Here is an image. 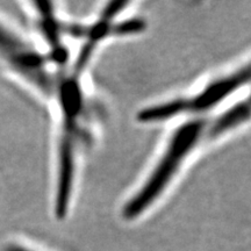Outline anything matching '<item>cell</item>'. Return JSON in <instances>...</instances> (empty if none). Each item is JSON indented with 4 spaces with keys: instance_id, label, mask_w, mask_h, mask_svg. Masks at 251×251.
Here are the masks:
<instances>
[{
    "instance_id": "obj_1",
    "label": "cell",
    "mask_w": 251,
    "mask_h": 251,
    "mask_svg": "<svg viewBox=\"0 0 251 251\" xmlns=\"http://www.w3.org/2000/svg\"><path fill=\"white\" fill-rule=\"evenodd\" d=\"M207 125L208 119L199 117L176 128L147 179L125 203L122 216L126 220L140 218L162 197L191 153L207 141Z\"/></svg>"
},
{
    "instance_id": "obj_2",
    "label": "cell",
    "mask_w": 251,
    "mask_h": 251,
    "mask_svg": "<svg viewBox=\"0 0 251 251\" xmlns=\"http://www.w3.org/2000/svg\"><path fill=\"white\" fill-rule=\"evenodd\" d=\"M249 80L250 65L246 64L225 76L211 80L193 96L176 98L141 109L137 113V121L148 125L162 124L181 115L208 113L221 105L241 87L247 85Z\"/></svg>"
},
{
    "instance_id": "obj_3",
    "label": "cell",
    "mask_w": 251,
    "mask_h": 251,
    "mask_svg": "<svg viewBox=\"0 0 251 251\" xmlns=\"http://www.w3.org/2000/svg\"><path fill=\"white\" fill-rule=\"evenodd\" d=\"M0 59L12 70L30 81L48 96L55 94L57 75L52 76L48 69V57L41 55L27 43L23 37L15 34L0 23Z\"/></svg>"
},
{
    "instance_id": "obj_4",
    "label": "cell",
    "mask_w": 251,
    "mask_h": 251,
    "mask_svg": "<svg viewBox=\"0 0 251 251\" xmlns=\"http://www.w3.org/2000/svg\"><path fill=\"white\" fill-rule=\"evenodd\" d=\"M250 103L248 100L235 103L234 106L226 109L212 120H208L206 137L207 141H214L224 136L235 128L249 120Z\"/></svg>"
},
{
    "instance_id": "obj_5",
    "label": "cell",
    "mask_w": 251,
    "mask_h": 251,
    "mask_svg": "<svg viewBox=\"0 0 251 251\" xmlns=\"http://www.w3.org/2000/svg\"><path fill=\"white\" fill-rule=\"evenodd\" d=\"M5 251H31L27 248L21 247V246H17V244H13V246H9L5 249Z\"/></svg>"
}]
</instances>
